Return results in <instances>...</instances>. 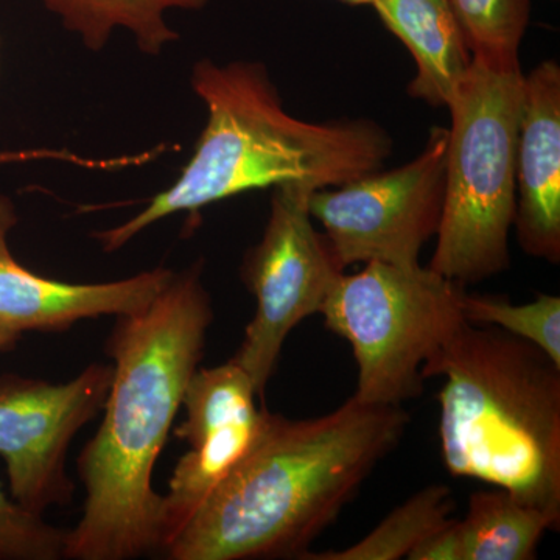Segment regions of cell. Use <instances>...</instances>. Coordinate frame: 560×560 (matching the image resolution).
I'll return each instance as SVG.
<instances>
[{
  "mask_svg": "<svg viewBox=\"0 0 560 560\" xmlns=\"http://www.w3.org/2000/svg\"><path fill=\"white\" fill-rule=\"evenodd\" d=\"M458 523L464 560H530L545 533L559 529L560 517L495 488L471 493Z\"/></svg>",
  "mask_w": 560,
  "mask_h": 560,
  "instance_id": "15",
  "label": "cell"
},
{
  "mask_svg": "<svg viewBox=\"0 0 560 560\" xmlns=\"http://www.w3.org/2000/svg\"><path fill=\"white\" fill-rule=\"evenodd\" d=\"M18 340H20V338L14 337V335L5 334V331L0 330V350L13 348Z\"/></svg>",
  "mask_w": 560,
  "mask_h": 560,
  "instance_id": "22",
  "label": "cell"
},
{
  "mask_svg": "<svg viewBox=\"0 0 560 560\" xmlns=\"http://www.w3.org/2000/svg\"><path fill=\"white\" fill-rule=\"evenodd\" d=\"M408 560H464L458 518H451L408 555Z\"/></svg>",
  "mask_w": 560,
  "mask_h": 560,
  "instance_id": "20",
  "label": "cell"
},
{
  "mask_svg": "<svg viewBox=\"0 0 560 560\" xmlns=\"http://www.w3.org/2000/svg\"><path fill=\"white\" fill-rule=\"evenodd\" d=\"M60 18L66 31L79 36L90 50H102L114 32L131 33L138 49L160 55L179 39L168 25V11L201 10L208 0H40Z\"/></svg>",
  "mask_w": 560,
  "mask_h": 560,
  "instance_id": "14",
  "label": "cell"
},
{
  "mask_svg": "<svg viewBox=\"0 0 560 560\" xmlns=\"http://www.w3.org/2000/svg\"><path fill=\"white\" fill-rule=\"evenodd\" d=\"M383 25L410 51L416 73L408 95L447 108L474 62L469 43L445 0H374Z\"/></svg>",
  "mask_w": 560,
  "mask_h": 560,
  "instance_id": "12",
  "label": "cell"
},
{
  "mask_svg": "<svg viewBox=\"0 0 560 560\" xmlns=\"http://www.w3.org/2000/svg\"><path fill=\"white\" fill-rule=\"evenodd\" d=\"M16 224L13 201L0 195V330L14 337L68 330L80 320L102 316L135 315L149 308L172 279L167 268L97 283L44 278L11 254L9 235Z\"/></svg>",
  "mask_w": 560,
  "mask_h": 560,
  "instance_id": "10",
  "label": "cell"
},
{
  "mask_svg": "<svg viewBox=\"0 0 560 560\" xmlns=\"http://www.w3.org/2000/svg\"><path fill=\"white\" fill-rule=\"evenodd\" d=\"M190 84L208 110L194 156L132 219L95 234L105 253L175 213L283 184L315 190L341 186L381 171L393 154L394 140L377 121L291 116L261 62L201 60L191 69Z\"/></svg>",
  "mask_w": 560,
  "mask_h": 560,
  "instance_id": "3",
  "label": "cell"
},
{
  "mask_svg": "<svg viewBox=\"0 0 560 560\" xmlns=\"http://www.w3.org/2000/svg\"><path fill=\"white\" fill-rule=\"evenodd\" d=\"M523 77L474 57L447 106L444 209L429 268L463 287L511 265Z\"/></svg>",
  "mask_w": 560,
  "mask_h": 560,
  "instance_id": "5",
  "label": "cell"
},
{
  "mask_svg": "<svg viewBox=\"0 0 560 560\" xmlns=\"http://www.w3.org/2000/svg\"><path fill=\"white\" fill-rule=\"evenodd\" d=\"M514 230L525 254L559 264L560 66L555 60L523 77Z\"/></svg>",
  "mask_w": 560,
  "mask_h": 560,
  "instance_id": "11",
  "label": "cell"
},
{
  "mask_svg": "<svg viewBox=\"0 0 560 560\" xmlns=\"http://www.w3.org/2000/svg\"><path fill=\"white\" fill-rule=\"evenodd\" d=\"M265 408L206 431L176 464L164 495L162 551L189 525L213 492L237 469L259 438Z\"/></svg>",
  "mask_w": 560,
  "mask_h": 560,
  "instance_id": "13",
  "label": "cell"
},
{
  "mask_svg": "<svg viewBox=\"0 0 560 560\" xmlns=\"http://www.w3.org/2000/svg\"><path fill=\"white\" fill-rule=\"evenodd\" d=\"M113 371V364H91L62 385L13 374L0 377V456L11 497L25 510L43 515L72 500L66 474L69 447L102 411Z\"/></svg>",
  "mask_w": 560,
  "mask_h": 560,
  "instance_id": "9",
  "label": "cell"
},
{
  "mask_svg": "<svg viewBox=\"0 0 560 560\" xmlns=\"http://www.w3.org/2000/svg\"><path fill=\"white\" fill-rule=\"evenodd\" d=\"M340 2L352 7H371L374 0H340Z\"/></svg>",
  "mask_w": 560,
  "mask_h": 560,
  "instance_id": "23",
  "label": "cell"
},
{
  "mask_svg": "<svg viewBox=\"0 0 560 560\" xmlns=\"http://www.w3.org/2000/svg\"><path fill=\"white\" fill-rule=\"evenodd\" d=\"M66 533L10 499L0 485V559L57 560L65 558Z\"/></svg>",
  "mask_w": 560,
  "mask_h": 560,
  "instance_id": "19",
  "label": "cell"
},
{
  "mask_svg": "<svg viewBox=\"0 0 560 560\" xmlns=\"http://www.w3.org/2000/svg\"><path fill=\"white\" fill-rule=\"evenodd\" d=\"M475 58L497 68H521V47L530 22V0H445Z\"/></svg>",
  "mask_w": 560,
  "mask_h": 560,
  "instance_id": "17",
  "label": "cell"
},
{
  "mask_svg": "<svg viewBox=\"0 0 560 560\" xmlns=\"http://www.w3.org/2000/svg\"><path fill=\"white\" fill-rule=\"evenodd\" d=\"M448 128L433 127L418 156L311 195L313 220L342 268L378 264L418 267L440 230Z\"/></svg>",
  "mask_w": 560,
  "mask_h": 560,
  "instance_id": "8",
  "label": "cell"
},
{
  "mask_svg": "<svg viewBox=\"0 0 560 560\" xmlns=\"http://www.w3.org/2000/svg\"><path fill=\"white\" fill-rule=\"evenodd\" d=\"M28 161H65L77 165H86V167H102V161L86 160L79 154L70 153L66 150H18L0 151V165L16 164V162Z\"/></svg>",
  "mask_w": 560,
  "mask_h": 560,
  "instance_id": "21",
  "label": "cell"
},
{
  "mask_svg": "<svg viewBox=\"0 0 560 560\" xmlns=\"http://www.w3.org/2000/svg\"><path fill=\"white\" fill-rule=\"evenodd\" d=\"M464 319L474 326H493L530 342L560 366V298L537 294L526 304H512L508 298L478 296L466 291Z\"/></svg>",
  "mask_w": 560,
  "mask_h": 560,
  "instance_id": "18",
  "label": "cell"
},
{
  "mask_svg": "<svg viewBox=\"0 0 560 560\" xmlns=\"http://www.w3.org/2000/svg\"><path fill=\"white\" fill-rule=\"evenodd\" d=\"M444 377L442 459L453 477L560 517V366L530 342L466 323L422 368Z\"/></svg>",
  "mask_w": 560,
  "mask_h": 560,
  "instance_id": "4",
  "label": "cell"
},
{
  "mask_svg": "<svg viewBox=\"0 0 560 560\" xmlns=\"http://www.w3.org/2000/svg\"><path fill=\"white\" fill-rule=\"evenodd\" d=\"M455 501L452 489L431 485L396 508L364 539L345 550L305 552L304 560H399L451 521Z\"/></svg>",
  "mask_w": 560,
  "mask_h": 560,
  "instance_id": "16",
  "label": "cell"
},
{
  "mask_svg": "<svg viewBox=\"0 0 560 560\" xmlns=\"http://www.w3.org/2000/svg\"><path fill=\"white\" fill-rule=\"evenodd\" d=\"M401 407L350 397L313 419L265 408L256 444L165 548L172 560L301 559L404 438Z\"/></svg>",
  "mask_w": 560,
  "mask_h": 560,
  "instance_id": "2",
  "label": "cell"
},
{
  "mask_svg": "<svg viewBox=\"0 0 560 560\" xmlns=\"http://www.w3.org/2000/svg\"><path fill=\"white\" fill-rule=\"evenodd\" d=\"M201 265L173 272L149 308L119 316L106 341L113 382L101 429L77 466L83 517L66 533L65 558L127 560L162 551L164 495L153 471L213 320Z\"/></svg>",
  "mask_w": 560,
  "mask_h": 560,
  "instance_id": "1",
  "label": "cell"
},
{
  "mask_svg": "<svg viewBox=\"0 0 560 560\" xmlns=\"http://www.w3.org/2000/svg\"><path fill=\"white\" fill-rule=\"evenodd\" d=\"M464 294L466 287L422 265L371 261L342 272L319 315L352 348L359 368L353 399L401 407L420 396L423 364L467 323Z\"/></svg>",
  "mask_w": 560,
  "mask_h": 560,
  "instance_id": "6",
  "label": "cell"
},
{
  "mask_svg": "<svg viewBox=\"0 0 560 560\" xmlns=\"http://www.w3.org/2000/svg\"><path fill=\"white\" fill-rule=\"evenodd\" d=\"M313 187L272 189L270 215L260 242L246 253L242 279L256 298V313L232 357L248 372L259 397L278 366L291 330L323 311L341 267L311 213Z\"/></svg>",
  "mask_w": 560,
  "mask_h": 560,
  "instance_id": "7",
  "label": "cell"
}]
</instances>
